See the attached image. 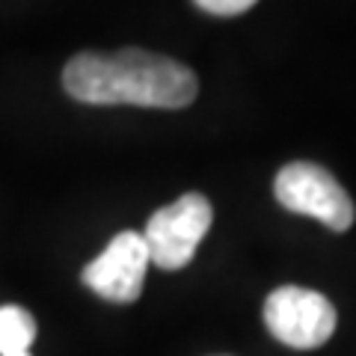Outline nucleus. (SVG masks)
Returning a JSON list of instances; mask_svg holds the SVG:
<instances>
[{"label":"nucleus","mask_w":356,"mask_h":356,"mask_svg":"<svg viewBox=\"0 0 356 356\" xmlns=\"http://www.w3.org/2000/svg\"><path fill=\"white\" fill-rule=\"evenodd\" d=\"M211 202L202 193H184L181 199L163 205L149 217L146 229L140 232L149 250V261L161 270H181L191 264L196 247L211 229Z\"/></svg>","instance_id":"2"},{"label":"nucleus","mask_w":356,"mask_h":356,"mask_svg":"<svg viewBox=\"0 0 356 356\" xmlns=\"http://www.w3.org/2000/svg\"><path fill=\"white\" fill-rule=\"evenodd\" d=\"M63 86L81 104H137L181 110L196 98V74L161 54L125 48L116 54H77L65 63Z\"/></svg>","instance_id":"1"},{"label":"nucleus","mask_w":356,"mask_h":356,"mask_svg":"<svg viewBox=\"0 0 356 356\" xmlns=\"http://www.w3.org/2000/svg\"><path fill=\"white\" fill-rule=\"evenodd\" d=\"M149 250L140 232H119L95 261L83 267L81 280L89 291L110 303H134L149 270Z\"/></svg>","instance_id":"5"},{"label":"nucleus","mask_w":356,"mask_h":356,"mask_svg":"<svg viewBox=\"0 0 356 356\" xmlns=\"http://www.w3.org/2000/svg\"><path fill=\"white\" fill-rule=\"evenodd\" d=\"M273 193L282 208L303 217H315L332 232H348L353 226V199L339 184V178H332V172L318 163L294 161L282 166L273 181Z\"/></svg>","instance_id":"3"},{"label":"nucleus","mask_w":356,"mask_h":356,"mask_svg":"<svg viewBox=\"0 0 356 356\" xmlns=\"http://www.w3.org/2000/svg\"><path fill=\"white\" fill-rule=\"evenodd\" d=\"M336 321L330 300L309 288H276L264 303V324L270 336L297 350L321 348L336 332Z\"/></svg>","instance_id":"4"},{"label":"nucleus","mask_w":356,"mask_h":356,"mask_svg":"<svg viewBox=\"0 0 356 356\" xmlns=\"http://www.w3.org/2000/svg\"><path fill=\"white\" fill-rule=\"evenodd\" d=\"M33 341H36V318L18 303L0 306V356H33Z\"/></svg>","instance_id":"6"},{"label":"nucleus","mask_w":356,"mask_h":356,"mask_svg":"<svg viewBox=\"0 0 356 356\" xmlns=\"http://www.w3.org/2000/svg\"><path fill=\"white\" fill-rule=\"evenodd\" d=\"M202 13L208 15H222V18H229V15H243V13H250L252 9V0H199L196 3Z\"/></svg>","instance_id":"7"}]
</instances>
